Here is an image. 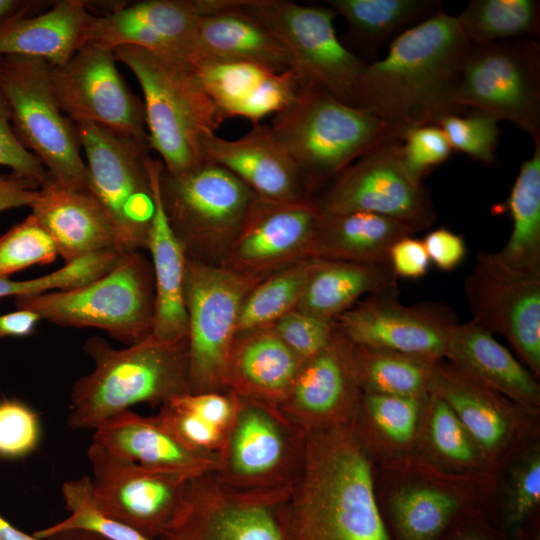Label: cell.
I'll use <instances>...</instances> for the list:
<instances>
[{
    "label": "cell",
    "instance_id": "1",
    "mask_svg": "<svg viewBox=\"0 0 540 540\" xmlns=\"http://www.w3.org/2000/svg\"><path fill=\"white\" fill-rule=\"evenodd\" d=\"M276 518L283 540H391L353 423L304 433L298 473Z\"/></svg>",
    "mask_w": 540,
    "mask_h": 540
},
{
    "label": "cell",
    "instance_id": "2",
    "mask_svg": "<svg viewBox=\"0 0 540 540\" xmlns=\"http://www.w3.org/2000/svg\"><path fill=\"white\" fill-rule=\"evenodd\" d=\"M471 43L456 17L441 11L406 30L385 56L366 63L353 106L375 113L404 133L462 113L453 95Z\"/></svg>",
    "mask_w": 540,
    "mask_h": 540
},
{
    "label": "cell",
    "instance_id": "3",
    "mask_svg": "<svg viewBox=\"0 0 540 540\" xmlns=\"http://www.w3.org/2000/svg\"><path fill=\"white\" fill-rule=\"evenodd\" d=\"M94 369L78 379L71 392L67 425L96 429L139 403L162 405L190 393L188 338L166 341L151 334L115 349L100 337L84 346Z\"/></svg>",
    "mask_w": 540,
    "mask_h": 540
},
{
    "label": "cell",
    "instance_id": "4",
    "mask_svg": "<svg viewBox=\"0 0 540 540\" xmlns=\"http://www.w3.org/2000/svg\"><path fill=\"white\" fill-rule=\"evenodd\" d=\"M269 128L299 168L311 196L363 154L402 141L405 134L375 113L311 84H303Z\"/></svg>",
    "mask_w": 540,
    "mask_h": 540
},
{
    "label": "cell",
    "instance_id": "5",
    "mask_svg": "<svg viewBox=\"0 0 540 540\" xmlns=\"http://www.w3.org/2000/svg\"><path fill=\"white\" fill-rule=\"evenodd\" d=\"M113 52L141 87L149 144L164 170L179 174L204 163L202 144L223 120L191 65L135 46Z\"/></svg>",
    "mask_w": 540,
    "mask_h": 540
},
{
    "label": "cell",
    "instance_id": "6",
    "mask_svg": "<svg viewBox=\"0 0 540 540\" xmlns=\"http://www.w3.org/2000/svg\"><path fill=\"white\" fill-rule=\"evenodd\" d=\"M17 309L64 327H93L129 345L152 333V265L139 251L126 253L107 273L74 289L14 297Z\"/></svg>",
    "mask_w": 540,
    "mask_h": 540
},
{
    "label": "cell",
    "instance_id": "7",
    "mask_svg": "<svg viewBox=\"0 0 540 540\" xmlns=\"http://www.w3.org/2000/svg\"><path fill=\"white\" fill-rule=\"evenodd\" d=\"M160 197L187 259L220 265L256 194L226 168L204 162L189 171L160 172Z\"/></svg>",
    "mask_w": 540,
    "mask_h": 540
},
{
    "label": "cell",
    "instance_id": "8",
    "mask_svg": "<svg viewBox=\"0 0 540 540\" xmlns=\"http://www.w3.org/2000/svg\"><path fill=\"white\" fill-rule=\"evenodd\" d=\"M50 64L43 59L0 57V92L15 133L61 186L89 193L87 166L75 123L59 108L50 86Z\"/></svg>",
    "mask_w": 540,
    "mask_h": 540
},
{
    "label": "cell",
    "instance_id": "9",
    "mask_svg": "<svg viewBox=\"0 0 540 540\" xmlns=\"http://www.w3.org/2000/svg\"><path fill=\"white\" fill-rule=\"evenodd\" d=\"M75 126L85 153L89 193L113 227L117 250L126 254L146 248L154 213L149 141L89 122Z\"/></svg>",
    "mask_w": 540,
    "mask_h": 540
},
{
    "label": "cell",
    "instance_id": "10",
    "mask_svg": "<svg viewBox=\"0 0 540 540\" xmlns=\"http://www.w3.org/2000/svg\"><path fill=\"white\" fill-rule=\"evenodd\" d=\"M220 265L187 259L190 393L227 392L226 368L245 299L262 280Z\"/></svg>",
    "mask_w": 540,
    "mask_h": 540
},
{
    "label": "cell",
    "instance_id": "11",
    "mask_svg": "<svg viewBox=\"0 0 540 540\" xmlns=\"http://www.w3.org/2000/svg\"><path fill=\"white\" fill-rule=\"evenodd\" d=\"M453 104L511 122L540 144V45L521 37L471 44L462 64Z\"/></svg>",
    "mask_w": 540,
    "mask_h": 540
},
{
    "label": "cell",
    "instance_id": "12",
    "mask_svg": "<svg viewBox=\"0 0 540 540\" xmlns=\"http://www.w3.org/2000/svg\"><path fill=\"white\" fill-rule=\"evenodd\" d=\"M241 5L283 44L304 84L353 105L366 63L339 40L333 23L337 15L330 7L288 0H242Z\"/></svg>",
    "mask_w": 540,
    "mask_h": 540
},
{
    "label": "cell",
    "instance_id": "13",
    "mask_svg": "<svg viewBox=\"0 0 540 540\" xmlns=\"http://www.w3.org/2000/svg\"><path fill=\"white\" fill-rule=\"evenodd\" d=\"M238 398L235 418L214 472L225 485L242 491L290 487L298 473L304 432L279 411Z\"/></svg>",
    "mask_w": 540,
    "mask_h": 540
},
{
    "label": "cell",
    "instance_id": "14",
    "mask_svg": "<svg viewBox=\"0 0 540 540\" xmlns=\"http://www.w3.org/2000/svg\"><path fill=\"white\" fill-rule=\"evenodd\" d=\"M400 143H383L344 169L314 198L320 212L374 213L407 224L416 232L431 227L436 219L431 197L423 182L403 165Z\"/></svg>",
    "mask_w": 540,
    "mask_h": 540
},
{
    "label": "cell",
    "instance_id": "15",
    "mask_svg": "<svg viewBox=\"0 0 540 540\" xmlns=\"http://www.w3.org/2000/svg\"><path fill=\"white\" fill-rule=\"evenodd\" d=\"M90 500L102 515L159 540L177 518L190 478L140 466L93 443Z\"/></svg>",
    "mask_w": 540,
    "mask_h": 540
},
{
    "label": "cell",
    "instance_id": "16",
    "mask_svg": "<svg viewBox=\"0 0 540 540\" xmlns=\"http://www.w3.org/2000/svg\"><path fill=\"white\" fill-rule=\"evenodd\" d=\"M471 321L503 335L517 354L540 375V272L516 270L494 253L478 252L464 281Z\"/></svg>",
    "mask_w": 540,
    "mask_h": 540
},
{
    "label": "cell",
    "instance_id": "17",
    "mask_svg": "<svg viewBox=\"0 0 540 540\" xmlns=\"http://www.w3.org/2000/svg\"><path fill=\"white\" fill-rule=\"evenodd\" d=\"M114 52L83 45L61 66L50 65V86L74 123L89 122L149 141L143 101L128 87Z\"/></svg>",
    "mask_w": 540,
    "mask_h": 540
},
{
    "label": "cell",
    "instance_id": "18",
    "mask_svg": "<svg viewBox=\"0 0 540 540\" xmlns=\"http://www.w3.org/2000/svg\"><path fill=\"white\" fill-rule=\"evenodd\" d=\"M291 486L242 491L214 472L192 477L177 518L159 540H283L276 508Z\"/></svg>",
    "mask_w": 540,
    "mask_h": 540
},
{
    "label": "cell",
    "instance_id": "19",
    "mask_svg": "<svg viewBox=\"0 0 540 540\" xmlns=\"http://www.w3.org/2000/svg\"><path fill=\"white\" fill-rule=\"evenodd\" d=\"M335 321L352 343L437 361L444 357L448 333L458 323L446 306L405 305L398 291L369 295Z\"/></svg>",
    "mask_w": 540,
    "mask_h": 540
},
{
    "label": "cell",
    "instance_id": "20",
    "mask_svg": "<svg viewBox=\"0 0 540 540\" xmlns=\"http://www.w3.org/2000/svg\"><path fill=\"white\" fill-rule=\"evenodd\" d=\"M206 14V0H145L102 15L90 13L81 46L111 51L135 46L190 65L197 24Z\"/></svg>",
    "mask_w": 540,
    "mask_h": 540
},
{
    "label": "cell",
    "instance_id": "21",
    "mask_svg": "<svg viewBox=\"0 0 540 540\" xmlns=\"http://www.w3.org/2000/svg\"><path fill=\"white\" fill-rule=\"evenodd\" d=\"M319 214L314 198L281 202L256 195L220 266L265 278L291 263L311 258Z\"/></svg>",
    "mask_w": 540,
    "mask_h": 540
},
{
    "label": "cell",
    "instance_id": "22",
    "mask_svg": "<svg viewBox=\"0 0 540 540\" xmlns=\"http://www.w3.org/2000/svg\"><path fill=\"white\" fill-rule=\"evenodd\" d=\"M352 342L337 330L330 342L300 367L278 409L302 432L354 423L362 404Z\"/></svg>",
    "mask_w": 540,
    "mask_h": 540
},
{
    "label": "cell",
    "instance_id": "23",
    "mask_svg": "<svg viewBox=\"0 0 540 540\" xmlns=\"http://www.w3.org/2000/svg\"><path fill=\"white\" fill-rule=\"evenodd\" d=\"M191 67L223 121L240 117L253 126L285 110L304 84L294 69L276 72L251 63L207 60Z\"/></svg>",
    "mask_w": 540,
    "mask_h": 540
},
{
    "label": "cell",
    "instance_id": "24",
    "mask_svg": "<svg viewBox=\"0 0 540 540\" xmlns=\"http://www.w3.org/2000/svg\"><path fill=\"white\" fill-rule=\"evenodd\" d=\"M202 156L204 162L229 170L260 197L281 202L313 198L299 168L269 126H253L234 140L213 134L204 140Z\"/></svg>",
    "mask_w": 540,
    "mask_h": 540
},
{
    "label": "cell",
    "instance_id": "25",
    "mask_svg": "<svg viewBox=\"0 0 540 540\" xmlns=\"http://www.w3.org/2000/svg\"><path fill=\"white\" fill-rule=\"evenodd\" d=\"M93 443L145 468L188 478L215 472L219 464V455L187 447L155 416H142L131 409L96 428Z\"/></svg>",
    "mask_w": 540,
    "mask_h": 540
},
{
    "label": "cell",
    "instance_id": "26",
    "mask_svg": "<svg viewBox=\"0 0 540 540\" xmlns=\"http://www.w3.org/2000/svg\"><path fill=\"white\" fill-rule=\"evenodd\" d=\"M303 363L272 325L239 331L228 357L227 391L278 408Z\"/></svg>",
    "mask_w": 540,
    "mask_h": 540
},
{
    "label": "cell",
    "instance_id": "27",
    "mask_svg": "<svg viewBox=\"0 0 540 540\" xmlns=\"http://www.w3.org/2000/svg\"><path fill=\"white\" fill-rule=\"evenodd\" d=\"M444 357L475 383L527 411L539 409L540 386L535 376L492 333L471 320L450 329Z\"/></svg>",
    "mask_w": 540,
    "mask_h": 540
},
{
    "label": "cell",
    "instance_id": "28",
    "mask_svg": "<svg viewBox=\"0 0 540 540\" xmlns=\"http://www.w3.org/2000/svg\"><path fill=\"white\" fill-rule=\"evenodd\" d=\"M30 208L65 263L92 253L117 250L113 227L90 193L69 190L48 177Z\"/></svg>",
    "mask_w": 540,
    "mask_h": 540
},
{
    "label": "cell",
    "instance_id": "29",
    "mask_svg": "<svg viewBox=\"0 0 540 540\" xmlns=\"http://www.w3.org/2000/svg\"><path fill=\"white\" fill-rule=\"evenodd\" d=\"M241 3L229 0L224 9L200 17L190 65L207 60L251 63L276 72L294 69L279 39Z\"/></svg>",
    "mask_w": 540,
    "mask_h": 540
},
{
    "label": "cell",
    "instance_id": "30",
    "mask_svg": "<svg viewBox=\"0 0 540 540\" xmlns=\"http://www.w3.org/2000/svg\"><path fill=\"white\" fill-rule=\"evenodd\" d=\"M160 159L148 160L154 199L147 245L152 256L155 288L154 323L151 335L166 341L188 338V317L184 302L187 257L172 230L160 197Z\"/></svg>",
    "mask_w": 540,
    "mask_h": 540
},
{
    "label": "cell",
    "instance_id": "31",
    "mask_svg": "<svg viewBox=\"0 0 540 540\" xmlns=\"http://www.w3.org/2000/svg\"><path fill=\"white\" fill-rule=\"evenodd\" d=\"M430 394L451 407L482 455L500 454L518 430L516 410L505 397L475 383L450 363L438 361Z\"/></svg>",
    "mask_w": 540,
    "mask_h": 540
},
{
    "label": "cell",
    "instance_id": "32",
    "mask_svg": "<svg viewBox=\"0 0 540 540\" xmlns=\"http://www.w3.org/2000/svg\"><path fill=\"white\" fill-rule=\"evenodd\" d=\"M416 231L398 220L368 212H320L314 229L311 258L365 264H389L398 240Z\"/></svg>",
    "mask_w": 540,
    "mask_h": 540
},
{
    "label": "cell",
    "instance_id": "33",
    "mask_svg": "<svg viewBox=\"0 0 540 540\" xmlns=\"http://www.w3.org/2000/svg\"><path fill=\"white\" fill-rule=\"evenodd\" d=\"M89 14L82 0L57 1L51 9L35 15L18 14L0 25V57L28 56L61 66L81 46Z\"/></svg>",
    "mask_w": 540,
    "mask_h": 540
},
{
    "label": "cell",
    "instance_id": "34",
    "mask_svg": "<svg viewBox=\"0 0 540 540\" xmlns=\"http://www.w3.org/2000/svg\"><path fill=\"white\" fill-rule=\"evenodd\" d=\"M398 291L390 264H365L319 259L296 311L336 320L364 294Z\"/></svg>",
    "mask_w": 540,
    "mask_h": 540
},
{
    "label": "cell",
    "instance_id": "35",
    "mask_svg": "<svg viewBox=\"0 0 540 540\" xmlns=\"http://www.w3.org/2000/svg\"><path fill=\"white\" fill-rule=\"evenodd\" d=\"M363 53L376 54L406 30L443 11L439 0H328Z\"/></svg>",
    "mask_w": 540,
    "mask_h": 540
},
{
    "label": "cell",
    "instance_id": "36",
    "mask_svg": "<svg viewBox=\"0 0 540 540\" xmlns=\"http://www.w3.org/2000/svg\"><path fill=\"white\" fill-rule=\"evenodd\" d=\"M512 232L496 256L516 270L540 272V144L525 160L511 188Z\"/></svg>",
    "mask_w": 540,
    "mask_h": 540
},
{
    "label": "cell",
    "instance_id": "37",
    "mask_svg": "<svg viewBox=\"0 0 540 540\" xmlns=\"http://www.w3.org/2000/svg\"><path fill=\"white\" fill-rule=\"evenodd\" d=\"M352 357L363 393L427 398L438 361L352 343Z\"/></svg>",
    "mask_w": 540,
    "mask_h": 540
},
{
    "label": "cell",
    "instance_id": "38",
    "mask_svg": "<svg viewBox=\"0 0 540 540\" xmlns=\"http://www.w3.org/2000/svg\"><path fill=\"white\" fill-rule=\"evenodd\" d=\"M457 496L430 485H411L389 500V524L394 540H440L458 517Z\"/></svg>",
    "mask_w": 540,
    "mask_h": 540
},
{
    "label": "cell",
    "instance_id": "39",
    "mask_svg": "<svg viewBox=\"0 0 540 540\" xmlns=\"http://www.w3.org/2000/svg\"><path fill=\"white\" fill-rule=\"evenodd\" d=\"M456 19L471 44L536 38L540 30V2L472 0Z\"/></svg>",
    "mask_w": 540,
    "mask_h": 540
},
{
    "label": "cell",
    "instance_id": "40",
    "mask_svg": "<svg viewBox=\"0 0 540 540\" xmlns=\"http://www.w3.org/2000/svg\"><path fill=\"white\" fill-rule=\"evenodd\" d=\"M318 263L317 258L302 259L263 278L244 301L238 332L271 325L294 310Z\"/></svg>",
    "mask_w": 540,
    "mask_h": 540
},
{
    "label": "cell",
    "instance_id": "41",
    "mask_svg": "<svg viewBox=\"0 0 540 540\" xmlns=\"http://www.w3.org/2000/svg\"><path fill=\"white\" fill-rule=\"evenodd\" d=\"M62 495L70 515L34 532L37 538L45 539L57 532L78 529L96 533L108 540H155L98 512L90 500V479L87 476L66 481L62 485Z\"/></svg>",
    "mask_w": 540,
    "mask_h": 540
},
{
    "label": "cell",
    "instance_id": "42",
    "mask_svg": "<svg viewBox=\"0 0 540 540\" xmlns=\"http://www.w3.org/2000/svg\"><path fill=\"white\" fill-rule=\"evenodd\" d=\"M119 256L113 250L92 253L65 263L49 274L29 279L0 278V298L7 296L37 295L52 290H69L83 286L110 271Z\"/></svg>",
    "mask_w": 540,
    "mask_h": 540
},
{
    "label": "cell",
    "instance_id": "43",
    "mask_svg": "<svg viewBox=\"0 0 540 540\" xmlns=\"http://www.w3.org/2000/svg\"><path fill=\"white\" fill-rule=\"evenodd\" d=\"M53 239L30 214L0 237V278L57 257Z\"/></svg>",
    "mask_w": 540,
    "mask_h": 540
},
{
    "label": "cell",
    "instance_id": "44",
    "mask_svg": "<svg viewBox=\"0 0 540 540\" xmlns=\"http://www.w3.org/2000/svg\"><path fill=\"white\" fill-rule=\"evenodd\" d=\"M463 113L448 114L436 125L443 130L453 150L465 153L482 164H494L500 134L499 120L477 109L466 115Z\"/></svg>",
    "mask_w": 540,
    "mask_h": 540
},
{
    "label": "cell",
    "instance_id": "45",
    "mask_svg": "<svg viewBox=\"0 0 540 540\" xmlns=\"http://www.w3.org/2000/svg\"><path fill=\"white\" fill-rule=\"evenodd\" d=\"M428 436L435 452L449 463L475 465L482 454L451 407L435 394L428 396Z\"/></svg>",
    "mask_w": 540,
    "mask_h": 540
},
{
    "label": "cell",
    "instance_id": "46",
    "mask_svg": "<svg viewBox=\"0 0 540 540\" xmlns=\"http://www.w3.org/2000/svg\"><path fill=\"white\" fill-rule=\"evenodd\" d=\"M425 399L363 393L361 407L381 435L391 443L403 446L410 443L416 434Z\"/></svg>",
    "mask_w": 540,
    "mask_h": 540
},
{
    "label": "cell",
    "instance_id": "47",
    "mask_svg": "<svg viewBox=\"0 0 540 540\" xmlns=\"http://www.w3.org/2000/svg\"><path fill=\"white\" fill-rule=\"evenodd\" d=\"M183 395V394H182ZM155 418L187 447L219 455L227 432L187 408L180 395L163 403Z\"/></svg>",
    "mask_w": 540,
    "mask_h": 540
},
{
    "label": "cell",
    "instance_id": "48",
    "mask_svg": "<svg viewBox=\"0 0 540 540\" xmlns=\"http://www.w3.org/2000/svg\"><path fill=\"white\" fill-rule=\"evenodd\" d=\"M40 439L36 412L17 399L0 400V458L18 459L32 453Z\"/></svg>",
    "mask_w": 540,
    "mask_h": 540
},
{
    "label": "cell",
    "instance_id": "49",
    "mask_svg": "<svg viewBox=\"0 0 540 540\" xmlns=\"http://www.w3.org/2000/svg\"><path fill=\"white\" fill-rule=\"evenodd\" d=\"M452 152L443 130L435 124L408 129L400 143L403 165L419 181L432 169L447 161Z\"/></svg>",
    "mask_w": 540,
    "mask_h": 540
},
{
    "label": "cell",
    "instance_id": "50",
    "mask_svg": "<svg viewBox=\"0 0 540 540\" xmlns=\"http://www.w3.org/2000/svg\"><path fill=\"white\" fill-rule=\"evenodd\" d=\"M282 341L303 361L319 353L332 339L337 324L292 310L271 324Z\"/></svg>",
    "mask_w": 540,
    "mask_h": 540
},
{
    "label": "cell",
    "instance_id": "51",
    "mask_svg": "<svg viewBox=\"0 0 540 540\" xmlns=\"http://www.w3.org/2000/svg\"><path fill=\"white\" fill-rule=\"evenodd\" d=\"M540 502V454L533 450L514 469L506 509V525L522 524Z\"/></svg>",
    "mask_w": 540,
    "mask_h": 540
},
{
    "label": "cell",
    "instance_id": "52",
    "mask_svg": "<svg viewBox=\"0 0 540 540\" xmlns=\"http://www.w3.org/2000/svg\"><path fill=\"white\" fill-rule=\"evenodd\" d=\"M0 166L8 167L12 174L31 179L40 184L49 175L41 163L20 141L15 133L9 107L0 92Z\"/></svg>",
    "mask_w": 540,
    "mask_h": 540
},
{
    "label": "cell",
    "instance_id": "53",
    "mask_svg": "<svg viewBox=\"0 0 540 540\" xmlns=\"http://www.w3.org/2000/svg\"><path fill=\"white\" fill-rule=\"evenodd\" d=\"M389 264L396 277L417 280L427 274L430 260L422 240L407 236L391 247Z\"/></svg>",
    "mask_w": 540,
    "mask_h": 540
},
{
    "label": "cell",
    "instance_id": "54",
    "mask_svg": "<svg viewBox=\"0 0 540 540\" xmlns=\"http://www.w3.org/2000/svg\"><path fill=\"white\" fill-rule=\"evenodd\" d=\"M422 242L430 262L443 271L454 270L466 255L464 239L444 227L427 233Z\"/></svg>",
    "mask_w": 540,
    "mask_h": 540
},
{
    "label": "cell",
    "instance_id": "55",
    "mask_svg": "<svg viewBox=\"0 0 540 540\" xmlns=\"http://www.w3.org/2000/svg\"><path fill=\"white\" fill-rule=\"evenodd\" d=\"M40 184L15 174L0 175V213L13 208L31 206Z\"/></svg>",
    "mask_w": 540,
    "mask_h": 540
},
{
    "label": "cell",
    "instance_id": "56",
    "mask_svg": "<svg viewBox=\"0 0 540 540\" xmlns=\"http://www.w3.org/2000/svg\"><path fill=\"white\" fill-rule=\"evenodd\" d=\"M40 320L37 313L25 309L0 315V339L28 336L32 334Z\"/></svg>",
    "mask_w": 540,
    "mask_h": 540
},
{
    "label": "cell",
    "instance_id": "57",
    "mask_svg": "<svg viewBox=\"0 0 540 540\" xmlns=\"http://www.w3.org/2000/svg\"><path fill=\"white\" fill-rule=\"evenodd\" d=\"M457 518L440 540H501L484 523L478 521L458 522Z\"/></svg>",
    "mask_w": 540,
    "mask_h": 540
},
{
    "label": "cell",
    "instance_id": "58",
    "mask_svg": "<svg viewBox=\"0 0 540 540\" xmlns=\"http://www.w3.org/2000/svg\"><path fill=\"white\" fill-rule=\"evenodd\" d=\"M39 2L0 0V25L6 20L21 14L31 13L32 7L38 6Z\"/></svg>",
    "mask_w": 540,
    "mask_h": 540
},
{
    "label": "cell",
    "instance_id": "59",
    "mask_svg": "<svg viewBox=\"0 0 540 540\" xmlns=\"http://www.w3.org/2000/svg\"><path fill=\"white\" fill-rule=\"evenodd\" d=\"M0 540H46L17 529L0 515Z\"/></svg>",
    "mask_w": 540,
    "mask_h": 540
},
{
    "label": "cell",
    "instance_id": "60",
    "mask_svg": "<svg viewBox=\"0 0 540 540\" xmlns=\"http://www.w3.org/2000/svg\"><path fill=\"white\" fill-rule=\"evenodd\" d=\"M46 540H108L96 533L85 531V530H66L54 533L49 537L45 538Z\"/></svg>",
    "mask_w": 540,
    "mask_h": 540
}]
</instances>
